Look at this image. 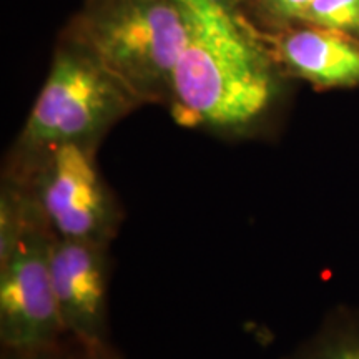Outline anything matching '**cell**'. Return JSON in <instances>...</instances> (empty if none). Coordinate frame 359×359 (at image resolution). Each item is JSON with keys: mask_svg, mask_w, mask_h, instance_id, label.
Listing matches in <instances>:
<instances>
[{"mask_svg": "<svg viewBox=\"0 0 359 359\" xmlns=\"http://www.w3.org/2000/svg\"><path fill=\"white\" fill-rule=\"evenodd\" d=\"M187 35L167 109L178 125L226 140L271 137L294 80L243 0H182Z\"/></svg>", "mask_w": 359, "mask_h": 359, "instance_id": "cell-1", "label": "cell"}, {"mask_svg": "<svg viewBox=\"0 0 359 359\" xmlns=\"http://www.w3.org/2000/svg\"><path fill=\"white\" fill-rule=\"evenodd\" d=\"M143 103L69 25L62 29L47 79L6 165H19L64 145L98 150L103 138Z\"/></svg>", "mask_w": 359, "mask_h": 359, "instance_id": "cell-2", "label": "cell"}, {"mask_svg": "<svg viewBox=\"0 0 359 359\" xmlns=\"http://www.w3.org/2000/svg\"><path fill=\"white\" fill-rule=\"evenodd\" d=\"M67 25L143 107L168 105L187 35L182 0H85Z\"/></svg>", "mask_w": 359, "mask_h": 359, "instance_id": "cell-3", "label": "cell"}, {"mask_svg": "<svg viewBox=\"0 0 359 359\" xmlns=\"http://www.w3.org/2000/svg\"><path fill=\"white\" fill-rule=\"evenodd\" d=\"M32 200L53 236L110 245L123 219L115 193L97 165V150L64 145L4 172Z\"/></svg>", "mask_w": 359, "mask_h": 359, "instance_id": "cell-4", "label": "cell"}, {"mask_svg": "<svg viewBox=\"0 0 359 359\" xmlns=\"http://www.w3.org/2000/svg\"><path fill=\"white\" fill-rule=\"evenodd\" d=\"M52 238L35 208L19 245L0 263L2 349H37L67 338L52 288Z\"/></svg>", "mask_w": 359, "mask_h": 359, "instance_id": "cell-5", "label": "cell"}, {"mask_svg": "<svg viewBox=\"0 0 359 359\" xmlns=\"http://www.w3.org/2000/svg\"><path fill=\"white\" fill-rule=\"evenodd\" d=\"M109 246L52 238V288L67 338L82 343L109 341Z\"/></svg>", "mask_w": 359, "mask_h": 359, "instance_id": "cell-6", "label": "cell"}, {"mask_svg": "<svg viewBox=\"0 0 359 359\" xmlns=\"http://www.w3.org/2000/svg\"><path fill=\"white\" fill-rule=\"evenodd\" d=\"M263 32L278 64L294 82L320 92L359 88V39L309 24Z\"/></svg>", "mask_w": 359, "mask_h": 359, "instance_id": "cell-7", "label": "cell"}, {"mask_svg": "<svg viewBox=\"0 0 359 359\" xmlns=\"http://www.w3.org/2000/svg\"><path fill=\"white\" fill-rule=\"evenodd\" d=\"M281 359H359V306L338 304Z\"/></svg>", "mask_w": 359, "mask_h": 359, "instance_id": "cell-8", "label": "cell"}, {"mask_svg": "<svg viewBox=\"0 0 359 359\" xmlns=\"http://www.w3.org/2000/svg\"><path fill=\"white\" fill-rule=\"evenodd\" d=\"M298 24L326 27L359 39V0H314Z\"/></svg>", "mask_w": 359, "mask_h": 359, "instance_id": "cell-9", "label": "cell"}, {"mask_svg": "<svg viewBox=\"0 0 359 359\" xmlns=\"http://www.w3.org/2000/svg\"><path fill=\"white\" fill-rule=\"evenodd\" d=\"M255 22L263 30L294 25L314 0H243Z\"/></svg>", "mask_w": 359, "mask_h": 359, "instance_id": "cell-10", "label": "cell"}, {"mask_svg": "<svg viewBox=\"0 0 359 359\" xmlns=\"http://www.w3.org/2000/svg\"><path fill=\"white\" fill-rule=\"evenodd\" d=\"M69 359H123V358L122 354L111 346L110 341L82 343V341L69 338Z\"/></svg>", "mask_w": 359, "mask_h": 359, "instance_id": "cell-11", "label": "cell"}, {"mask_svg": "<svg viewBox=\"0 0 359 359\" xmlns=\"http://www.w3.org/2000/svg\"><path fill=\"white\" fill-rule=\"evenodd\" d=\"M2 359H69V338L37 349H2Z\"/></svg>", "mask_w": 359, "mask_h": 359, "instance_id": "cell-12", "label": "cell"}]
</instances>
